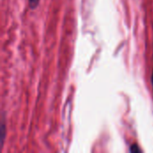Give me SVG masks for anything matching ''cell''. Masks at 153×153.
<instances>
[{"mask_svg": "<svg viewBox=\"0 0 153 153\" xmlns=\"http://www.w3.org/2000/svg\"><path fill=\"white\" fill-rule=\"evenodd\" d=\"M0 134H1V136H0V146L1 148L3 147V144H4V138H5V124H4V119L2 118V123H1V129H0Z\"/></svg>", "mask_w": 153, "mask_h": 153, "instance_id": "1", "label": "cell"}, {"mask_svg": "<svg viewBox=\"0 0 153 153\" xmlns=\"http://www.w3.org/2000/svg\"><path fill=\"white\" fill-rule=\"evenodd\" d=\"M29 2V6L30 9H35L39 3V0H28Z\"/></svg>", "mask_w": 153, "mask_h": 153, "instance_id": "2", "label": "cell"}, {"mask_svg": "<svg viewBox=\"0 0 153 153\" xmlns=\"http://www.w3.org/2000/svg\"><path fill=\"white\" fill-rule=\"evenodd\" d=\"M130 152H141L142 150L139 148V146H138L137 144L134 143V144H132V145L130 146Z\"/></svg>", "mask_w": 153, "mask_h": 153, "instance_id": "3", "label": "cell"}, {"mask_svg": "<svg viewBox=\"0 0 153 153\" xmlns=\"http://www.w3.org/2000/svg\"><path fill=\"white\" fill-rule=\"evenodd\" d=\"M152 91H153V68H152Z\"/></svg>", "mask_w": 153, "mask_h": 153, "instance_id": "4", "label": "cell"}]
</instances>
